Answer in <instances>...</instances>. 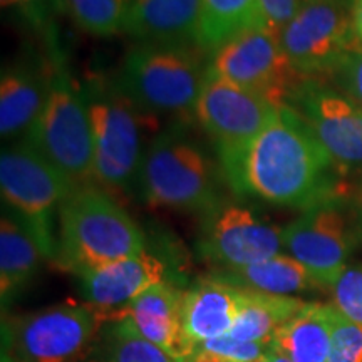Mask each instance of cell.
Returning a JSON list of instances; mask_svg holds the SVG:
<instances>
[{
	"label": "cell",
	"mask_w": 362,
	"mask_h": 362,
	"mask_svg": "<svg viewBox=\"0 0 362 362\" xmlns=\"http://www.w3.org/2000/svg\"><path fill=\"white\" fill-rule=\"evenodd\" d=\"M220 163L233 192L274 205L305 211L344 197L342 170L292 106H280L247 148Z\"/></svg>",
	"instance_id": "6da1fadb"
},
{
	"label": "cell",
	"mask_w": 362,
	"mask_h": 362,
	"mask_svg": "<svg viewBox=\"0 0 362 362\" xmlns=\"http://www.w3.org/2000/svg\"><path fill=\"white\" fill-rule=\"evenodd\" d=\"M144 235L115 198L96 187H74L59 208L56 260L83 275L144 252Z\"/></svg>",
	"instance_id": "7a4b0ae2"
},
{
	"label": "cell",
	"mask_w": 362,
	"mask_h": 362,
	"mask_svg": "<svg viewBox=\"0 0 362 362\" xmlns=\"http://www.w3.org/2000/svg\"><path fill=\"white\" fill-rule=\"evenodd\" d=\"M221 171L206 151L180 129L158 136L139 168L143 198L151 206L210 214L220 206Z\"/></svg>",
	"instance_id": "3957f363"
},
{
	"label": "cell",
	"mask_w": 362,
	"mask_h": 362,
	"mask_svg": "<svg viewBox=\"0 0 362 362\" xmlns=\"http://www.w3.org/2000/svg\"><path fill=\"white\" fill-rule=\"evenodd\" d=\"M203 49L139 44L126 54L119 84L148 115H193L208 67Z\"/></svg>",
	"instance_id": "277c9868"
},
{
	"label": "cell",
	"mask_w": 362,
	"mask_h": 362,
	"mask_svg": "<svg viewBox=\"0 0 362 362\" xmlns=\"http://www.w3.org/2000/svg\"><path fill=\"white\" fill-rule=\"evenodd\" d=\"M83 90L94 143L93 176L107 188H128L141 168V134L151 116L124 93L119 81L96 79Z\"/></svg>",
	"instance_id": "5b68a950"
},
{
	"label": "cell",
	"mask_w": 362,
	"mask_h": 362,
	"mask_svg": "<svg viewBox=\"0 0 362 362\" xmlns=\"http://www.w3.org/2000/svg\"><path fill=\"white\" fill-rule=\"evenodd\" d=\"M72 183L27 141L4 149L0 156L4 202L29 230L47 259H56L54 214H59V208L74 189Z\"/></svg>",
	"instance_id": "8992f818"
},
{
	"label": "cell",
	"mask_w": 362,
	"mask_h": 362,
	"mask_svg": "<svg viewBox=\"0 0 362 362\" xmlns=\"http://www.w3.org/2000/svg\"><path fill=\"white\" fill-rule=\"evenodd\" d=\"M25 141L72 181L93 175L94 143L84 90L62 67L49 78L47 98Z\"/></svg>",
	"instance_id": "52a82bcc"
},
{
	"label": "cell",
	"mask_w": 362,
	"mask_h": 362,
	"mask_svg": "<svg viewBox=\"0 0 362 362\" xmlns=\"http://www.w3.org/2000/svg\"><path fill=\"white\" fill-rule=\"evenodd\" d=\"M284 248L297 259L322 287H332L346 269L347 259L362 242L359 206L346 197L320 203L285 226Z\"/></svg>",
	"instance_id": "ba28073f"
},
{
	"label": "cell",
	"mask_w": 362,
	"mask_h": 362,
	"mask_svg": "<svg viewBox=\"0 0 362 362\" xmlns=\"http://www.w3.org/2000/svg\"><path fill=\"white\" fill-rule=\"evenodd\" d=\"M354 0H302L280 33V45L297 72L307 79L330 74L362 45L352 21Z\"/></svg>",
	"instance_id": "9c48e42d"
},
{
	"label": "cell",
	"mask_w": 362,
	"mask_h": 362,
	"mask_svg": "<svg viewBox=\"0 0 362 362\" xmlns=\"http://www.w3.org/2000/svg\"><path fill=\"white\" fill-rule=\"evenodd\" d=\"M210 69L275 106H291L298 88L307 81L288 61L277 35L264 29H248L220 45Z\"/></svg>",
	"instance_id": "30bf717a"
},
{
	"label": "cell",
	"mask_w": 362,
	"mask_h": 362,
	"mask_svg": "<svg viewBox=\"0 0 362 362\" xmlns=\"http://www.w3.org/2000/svg\"><path fill=\"white\" fill-rule=\"evenodd\" d=\"M279 107L208 67L193 116L214 139L218 156L223 158L247 148L264 131Z\"/></svg>",
	"instance_id": "8fae6325"
},
{
	"label": "cell",
	"mask_w": 362,
	"mask_h": 362,
	"mask_svg": "<svg viewBox=\"0 0 362 362\" xmlns=\"http://www.w3.org/2000/svg\"><path fill=\"white\" fill-rule=\"evenodd\" d=\"M104 324L89 304H61L19 319L13 347L21 362H76L88 356Z\"/></svg>",
	"instance_id": "7c38bea8"
},
{
	"label": "cell",
	"mask_w": 362,
	"mask_h": 362,
	"mask_svg": "<svg viewBox=\"0 0 362 362\" xmlns=\"http://www.w3.org/2000/svg\"><path fill=\"white\" fill-rule=\"evenodd\" d=\"M291 106L339 168L362 171V106L319 79H307Z\"/></svg>",
	"instance_id": "4fadbf2b"
},
{
	"label": "cell",
	"mask_w": 362,
	"mask_h": 362,
	"mask_svg": "<svg viewBox=\"0 0 362 362\" xmlns=\"http://www.w3.org/2000/svg\"><path fill=\"white\" fill-rule=\"evenodd\" d=\"M282 232L250 208L220 205L206 215L200 248L206 259L237 270L279 255L284 248Z\"/></svg>",
	"instance_id": "5bb4252c"
},
{
	"label": "cell",
	"mask_w": 362,
	"mask_h": 362,
	"mask_svg": "<svg viewBox=\"0 0 362 362\" xmlns=\"http://www.w3.org/2000/svg\"><path fill=\"white\" fill-rule=\"evenodd\" d=\"M166 267L146 250L79 275L83 293L104 320L121 315L153 285L166 282Z\"/></svg>",
	"instance_id": "9a60e30c"
},
{
	"label": "cell",
	"mask_w": 362,
	"mask_h": 362,
	"mask_svg": "<svg viewBox=\"0 0 362 362\" xmlns=\"http://www.w3.org/2000/svg\"><path fill=\"white\" fill-rule=\"evenodd\" d=\"M183 293L171 284L161 282L148 288L123 312L144 339L175 362H189L198 351L185 330Z\"/></svg>",
	"instance_id": "2e32d148"
},
{
	"label": "cell",
	"mask_w": 362,
	"mask_h": 362,
	"mask_svg": "<svg viewBox=\"0 0 362 362\" xmlns=\"http://www.w3.org/2000/svg\"><path fill=\"white\" fill-rule=\"evenodd\" d=\"M245 298V288L220 277L198 280L183 293V322L197 349L210 339L226 336L233 329Z\"/></svg>",
	"instance_id": "e0dca14e"
},
{
	"label": "cell",
	"mask_w": 362,
	"mask_h": 362,
	"mask_svg": "<svg viewBox=\"0 0 362 362\" xmlns=\"http://www.w3.org/2000/svg\"><path fill=\"white\" fill-rule=\"evenodd\" d=\"M202 0H133L124 33L139 44H197Z\"/></svg>",
	"instance_id": "ac0fdd59"
},
{
	"label": "cell",
	"mask_w": 362,
	"mask_h": 362,
	"mask_svg": "<svg viewBox=\"0 0 362 362\" xmlns=\"http://www.w3.org/2000/svg\"><path fill=\"white\" fill-rule=\"evenodd\" d=\"M336 305L307 302L275 334L274 344L292 362H329Z\"/></svg>",
	"instance_id": "d6986e66"
},
{
	"label": "cell",
	"mask_w": 362,
	"mask_h": 362,
	"mask_svg": "<svg viewBox=\"0 0 362 362\" xmlns=\"http://www.w3.org/2000/svg\"><path fill=\"white\" fill-rule=\"evenodd\" d=\"M47 90L49 79L30 67L13 66L4 71L0 81V133L4 138H12L33 128Z\"/></svg>",
	"instance_id": "ffe728a7"
},
{
	"label": "cell",
	"mask_w": 362,
	"mask_h": 362,
	"mask_svg": "<svg viewBox=\"0 0 362 362\" xmlns=\"http://www.w3.org/2000/svg\"><path fill=\"white\" fill-rule=\"evenodd\" d=\"M216 277L237 285V287L247 288V291L282 297H293V293L324 288L305 265H302L293 257L282 255V253L255 265L237 270H225Z\"/></svg>",
	"instance_id": "44dd1931"
},
{
	"label": "cell",
	"mask_w": 362,
	"mask_h": 362,
	"mask_svg": "<svg viewBox=\"0 0 362 362\" xmlns=\"http://www.w3.org/2000/svg\"><path fill=\"white\" fill-rule=\"evenodd\" d=\"M305 304L297 297L270 296L245 288L243 305L230 336L245 342L272 344L279 329L304 309Z\"/></svg>",
	"instance_id": "7402d4cb"
},
{
	"label": "cell",
	"mask_w": 362,
	"mask_h": 362,
	"mask_svg": "<svg viewBox=\"0 0 362 362\" xmlns=\"http://www.w3.org/2000/svg\"><path fill=\"white\" fill-rule=\"evenodd\" d=\"M42 257L29 230L19 220L4 215L0 223V292L4 302L25 287Z\"/></svg>",
	"instance_id": "603a6c76"
},
{
	"label": "cell",
	"mask_w": 362,
	"mask_h": 362,
	"mask_svg": "<svg viewBox=\"0 0 362 362\" xmlns=\"http://www.w3.org/2000/svg\"><path fill=\"white\" fill-rule=\"evenodd\" d=\"M248 29H259V0H202L197 45L205 52Z\"/></svg>",
	"instance_id": "cb8c5ba5"
},
{
	"label": "cell",
	"mask_w": 362,
	"mask_h": 362,
	"mask_svg": "<svg viewBox=\"0 0 362 362\" xmlns=\"http://www.w3.org/2000/svg\"><path fill=\"white\" fill-rule=\"evenodd\" d=\"M93 362H175L144 339L128 315L104 320L90 351Z\"/></svg>",
	"instance_id": "d4e9b609"
},
{
	"label": "cell",
	"mask_w": 362,
	"mask_h": 362,
	"mask_svg": "<svg viewBox=\"0 0 362 362\" xmlns=\"http://www.w3.org/2000/svg\"><path fill=\"white\" fill-rule=\"evenodd\" d=\"M131 4L133 0H62L74 24L98 37L124 33Z\"/></svg>",
	"instance_id": "484cf974"
},
{
	"label": "cell",
	"mask_w": 362,
	"mask_h": 362,
	"mask_svg": "<svg viewBox=\"0 0 362 362\" xmlns=\"http://www.w3.org/2000/svg\"><path fill=\"white\" fill-rule=\"evenodd\" d=\"M330 291L337 310L362 327V267H346Z\"/></svg>",
	"instance_id": "4316f807"
},
{
	"label": "cell",
	"mask_w": 362,
	"mask_h": 362,
	"mask_svg": "<svg viewBox=\"0 0 362 362\" xmlns=\"http://www.w3.org/2000/svg\"><path fill=\"white\" fill-rule=\"evenodd\" d=\"M329 362H362V327L347 319L337 307Z\"/></svg>",
	"instance_id": "83f0119b"
},
{
	"label": "cell",
	"mask_w": 362,
	"mask_h": 362,
	"mask_svg": "<svg viewBox=\"0 0 362 362\" xmlns=\"http://www.w3.org/2000/svg\"><path fill=\"white\" fill-rule=\"evenodd\" d=\"M200 347L214 351L230 362H253L260 359L262 356H265V352L270 349V344L238 341V339L226 334V336H220L203 342Z\"/></svg>",
	"instance_id": "f1b7e54d"
},
{
	"label": "cell",
	"mask_w": 362,
	"mask_h": 362,
	"mask_svg": "<svg viewBox=\"0 0 362 362\" xmlns=\"http://www.w3.org/2000/svg\"><path fill=\"white\" fill-rule=\"evenodd\" d=\"M302 0H259V29L280 35L296 16Z\"/></svg>",
	"instance_id": "f546056e"
},
{
	"label": "cell",
	"mask_w": 362,
	"mask_h": 362,
	"mask_svg": "<svg viewBox=\"0 0 362 362\" xmlns=\"http://www.w3.org/2000/svg\"><path fill=\"white\" fill-rule=\"evenodd\" d=\"M332 79L346 96L362 106V45L347 54L332 72Z\"/></svg>",
	"instance_id": "4dcf8cb0"
},
{
	"label": "cell",
	"mask_w": 362,
	"mask_h": 362,
	"mask_svg": "<svg viewBox=\"0 0 362 362\" xmlns=\"http://www.w3.org/2000/svg\"><path fill=\"white\" fill-rule=\"evenodd\" d=\"M189 362H230V361H226L225 357H221L214 351H208L205 347H200V349L194 352V356L192 357V361Z\"/></svg>",
	"instance_id": "1f68e13d"
},
{
	"label": "cell",
	"mask_w": 362,
	"mask_h": 362,
	"mask_svg": "<svg viewBox=\"0 0 362 362\" xmlns=\"http://www.w3.org/2000/svg\"><path fill=\"white\" fill-rule=\"evenodd\" d=\"M352 21H354V30L357 39L362 44V0L352 2Z\"/></svg>",
	"instance_id": "d6a6232c"
},
{
	"label": "cell",
	"mask_w": 362,
	"mask_h": 362,
	"mask_svg": "<svg viewBox=\"0 0 362 362\" xmlns=\"http://www.w3.org/2000/svg\"><path fill=\"white\" fill-rule=\"evenodd\" d=\"M253 362H292V361L288 359L285 354H282V352H280L277 347L274 346V344H270V349L265 352V356H262L260 359H257Z\"/></svg>",
	"instance_id": "836d02e7"
},
{
	"label": "cell",
	"mask_w": 362,
	"mask_h": 362,
	"mask_svg": "<svg viewBox=\"0 0 362 362\" xmlns=\"http://www.w3.org/2000/svg\"><path fill=\"white\" fill-rule=\"evenodd\" d=\"M0 4H2V7H11L16 6V4H21V0H0Z\"/></svg>",
	"instance_id": "e575fe53"
},
{
	"label": "cell",
	"mask_w": 362,
	"mask_h": 362,
	"mask_svg": "<svg viewBox=\"0 0 362 362\" xmlns=\"http://www.w3.org/2000/svg\"><path fill=\"white\" fill-rule=\"evenodd\" d=\"M357 206H359V211H361V218H362V188H361L359 198H357Z\"/></svg>",
	"instance_id": "d590c367"
}]
</instances>
